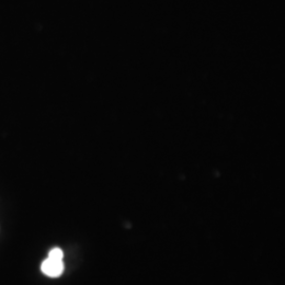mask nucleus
<instances>
[{"label": "nucleus", "instance_id": "f257e3e1", "mask_svg": "<svg viewBox=\"0 0 285 285\" xmlns=\"http://www.w3.org/2000/svg\"><path fill=\"white\" fill-rule=\"evenodd\" d=\"M64 270H65L64 261L60 259L48 257L41 264L42 273L50 278H57L62 276Z\"/></svg>", "mask_w": 285, "mask_h": 285}, {"label": "nucleus", "instance_id": "f03ea898", "mask_svg": "<svg viewBox=\"0 0 285 285\" xmlns=\"http://www.w3.org/2000/svg\"><path fill=\"white\" fill-rule=\"evenodd\" d=\"M48 257H51V258H54V259H60V260H64V252L59 248V247H55V248H52L50 250V253H49V256Z\"/></svg>", "mask_w": 285, "mask_h": 285}]
</instances>
